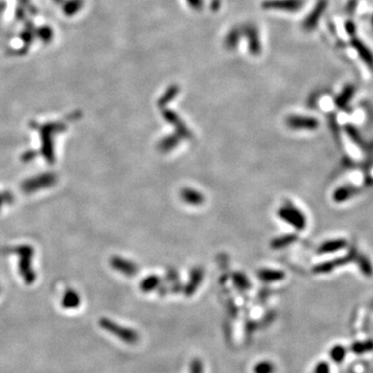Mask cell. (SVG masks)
<instances>
[{
	"instance_id": "6da1fadb",
	"label": "cell",
	"mask_w": 373,
	"mask_h": 373,
	"mask_svg": "<svg viewBox=\"0 0 373 373\" xmlns=\"http://www.w3.org/2000/svg\"><path fill=\"white\" fill-rule=\"evenodd\" d=\"M278 216L296 230H303L306 227L307 220L305 215L301 209H298L290 202H287L279 209Z\"/></svg>"
},
{
	"instance_id": "7a4b0ae2",
	"label": "cell",
	"mask_w": 373,
	"mask_h": 373,
	"mask_svg": "<svg viewBox=\"0 0 373 373\" xmlns=\"http://www.w3.org/2000/svg\"><path fill=\"white\" fill-rule=\"evenodd\" d=\"M101 326L103 329L107 330L109 333L113 334L116 337L121 339L123 342L129 343V344H135L138 342L139 336L135 331L124 328L121 326H118L117 323L111 321L109 319H103L101 321Z\"/></svg>"
},
{
	"instance_id": "3957f363",
	"label": "cell",
	"mask_w": 373,
	"mask_h": 373,
	"mask_svg": "<svg viewBox=\"0 0 373 373\" xmlns=\"http://www.w3.org/2000/svg\"><path fill=\"white\" fill-rule=\"evenodd\" d=\"M357 254L355 251H351L348 254L342 256V257H339V258H335V259H332V260H329V261H326V263H322V264H319L318 266H316L314 268V272L316 273H329L333 270H335L336 268L338 267H342L348 263H352V261H355L356 257H357Z\"/></svg>"
},
{
	"instance_id": "277c9868",
	"label": "cell",
	"mask_w": 373,
	"mask_h": 373,
	"mask_svg": "<svg viewBox=\"0 0 373 373\" xmlns=\"http://www.w3.org/2000/svg\"><path fill=\"white\" fill-rule=\"evenodd\" d=\"M287 126L293 130H308L313 131L319 127V122L314 117H305V116H290L286 120Z\"/></svg>"
},
{
	"instance_id": "5b68a950",
	"label": "cell",
	"mask_w": 373,
	"mask_h": 373,
	"mask_svg": "<svg viewBox=\"0 0 373 373\" xmlns=\"http://www.w3.org/2000/svg\"><path fill=\"white\" fill-rule=\"evenodd\" d=\"M351 37H352V42H351L352 46L355 48V50L357 51V53L359 54L360 58L363 60L364 64H366V66L371 71H373V53L370 51V49L360 39L356 37L355 35H353Z\"/></svg>"
},
{
	"instance_id": "8992f818",
	"label": "cell",
	"mask_w": 373,
	"mask_h": 373,
	"mask_svg": "<svg viewBox=\"0 0 373 373\" xmlns=\"http://www.w3.org/2000/svg\"><path fill=\"white\" fill-rule=\"evenodd\" d=\"M359 193V188L353 186V185H346L342 186L340 188L336 189V191L333 194V199L335 202L342 203L344 201L350 200L352 197L357 195Z\"/></svg>"
},
{
	"instance_id": "52a82bcc",
	"label": "cell",
	"mask_w": 373,
	"mask_h": 373,
	"mask_svg": "<svg viewBox=\"0 0 373 373\" xmlns=\"http://www.w3.org/2000/svg\"><path fill=\"white\" fill-rule=\"evenodd\" d=\"M355 92L356 87L353 84L345 85L343 87V90L340 92V93L337 95V97L335 98V105L339 109H345L352 101Z\"/></svg>"
},
{
	"instance_id": "ba28073f",
	"label": "cell",
	"mask_w": 373,
	"mask_h": 373,
	"mask_svg": "<svg viewBox=\"0 0 373 373\" xmlns=\"http://www.w3.org/2000/svg\"><path fill=\"white\" fill-rule=\"evenodd\" d=\"M347 246V242L344 239H336V240H330L327 241L323 244L320 245L318 248L317 252L320 254H326V253H334L337 252L341 249L345 248Z\"/></svg>"
},
{
	"instance_id": "9c48e42d",
	"label": "cell",
	"mask_w": 373,
	"mask_h": 373,
	"mask_svg": "<svg viewBox=\"0 0 373 373\" xmlns=\"http://www.w3.org/2000/svg\"><path fill=\"white\" fill-rule=\"evenodd\" d=\"M181 197L183 200L186 203L192 204V205H200L204 202V197L203 195L194 189H184L182 190Z\"/></svg>"
},
{
	"instance_id": "30bf717a",
	"label": "cell",
	"mask_w": 373,
	"mask_h": 373,
	"mask_svg": "<svg viewBox=\"0 0 373 373\" xmlns=\"http://www.w3.org/2000/svg\"><path fill=\"white\" fill-rule=\"evenodd\" d=\"M112 265H113V267L116 270L123 273L124 275H127V276L136 275V272H137V270H138V268H137V266L135 264L131 263V261L118 258V257L112 260Z\"/></svg>"
},
{
	"instance_id": "8fae6325",
	"label": "cell",
	"mask_w": 373,
	"mask_h": 373,
	"mask_svg": "<svg viewBox=\"0 0 373 373\" xmlns=\"http://www.w3.org/2000/svg\"><path fill=\"white\" fill-rule=\"evenodd\" d=\"M259 277L264 281H278L284 278V273L274 270H263L259 272Z\"/></svg>"
},
{
	"instance_id": "7c38bea8",
	"label": "cell",
	"mask_w": 373,
	"mask_h": 373,
	"mask_svg": "<svg viewBox=\"0 0 373 373\" xmlns=\"http://www.w3.org/2000/svg\"><path fill=\"white\" fill-rule=\"evenodd\" d=\"M355 261H357L360 270L362 271L364 275H366V276L372 275V272H373L372 266H371V263L369 261V259L366 256L361 255V254H357V257H356Z\"/></svg>"
},
{
	"instance_id": "4fadbf2b",
	"label": "cell",
	"mask_w": 373,
	"mask_h": 373,
	"mask_svg": "<svg viewBox=\"0 0 373 373\" xmlns=\"http://www.w3.org/2000/svg\"><path fill=\"white\" fill-rule=\"evenodd\" d=\"M202 276H203V273L201 270H195L193 273H192V282L190 283V285L186 287V292H188V294H192L195 289L198 287V285L200 284L201 282V279H202Z\"/></svg>"
},
{
	"instance_id": "5bb4252c",
	"label": "cell",
	"mask_w": 373,
	"mask_h": 373,
	"mask_svg": "<svg viewBox=\"0 0 373 373\" xmlns=\"http://www.w3.org/2000/svg\"><path fill=\"white\" fill-rule=\"evenodd\" d=\"M328 6V1L327 0H320V1L318 2L316 8H315V11L312 14V18H311V21H310V26H314V24H316V22L319 20V16L322 14V12H325L326 8Z\"/></svg>"
},
{
	"instance_id": "9a60e30c",
	"label": "cell",
	"mask_w": 373,
	"mask_h": 373,
	"mask_svg": "<svg viewBox=\"0 0 373 373\" xmlns=\"http://www.w3.org/2000/svg\"><path fill=\"white\" fill-rule=\"evenodd\" d=\"M295 235H285V236H281V238L277 239L273 242V247L275 248H283V247H286L288 246L290 244H292L294 241H295Z\"/></svg>"
},
{
	"instance_id": "2e32d148",
	"label": "cell",
	"mask_w": 373,
	"mask_h": 373,
	"mask_svg": "<svg viewBox=\"0 0 373 373\" xmlns=\"http://www.w3.org/2000/svg\"><path fill=\"white\" fill-rule=\"evenodd\" d=\"M159 283V278L156 276H149L141 284V289L143 291H152Z\"/></svg>"
},
{
	"instance_id": "e0dca14e",
	"label": "cell",
	"mask_w": 373,
	"mask_h": 373,
	"mask_svg": "<svg viewBox=\"0 0 373 373\" xmlns=\"http://www.w3.org/2000/svg\"><path fill=\"white\" fill-rule=\"evenodd\" d=\"M79 304V297L76 293L69 292L64 298L65 308H76Z\"/></svg>"
},
{
	"instance_id": "ac0fdd59",
	"label": "cell",
	"mask_w": 373,
	"mask_h": 373,
	"mask_svg": "<svg viewBox=\"0 0 373 373\" xmlns=\"http://www.w3.org/2000/svg\"><path fill=\"white\" fill-rule=\"evenodd\" d=\"M345 131H346L347 135L351 137L355 143H357L359 146H363V140H362V138H361V136L359 135L356 128L351 126V124H348V126L345 127Z\"/></svg>"
},
{
	"instance_id": "d6986e66",
	"label": "cell",
	"mask_w": 373,
	"mask_h": 373,
	"mask_svg": "<svg viewBox=\"0 0 373 373\" xmlns=\"http://www.w3.org/2000/svg\"><path fill=\"white\" fill-rule=\"evenodd\" d=\"M178 143H179V141H178L176 137H167V138H165L163 141H161L160 148L162 149V151L168 152V151H170L172 147L177 146Z\"/></svg>"
},
{
	"instance_id": "ffe728a7",
	"label": "cell",
	"mask_w": 373,
	"mask_h": 373,
	"mask_svg": "<svg viewBox=\"0 0 373 373\" xmlns=\"http://www.w3.org/2000/svg\"><path fill=\"white\" fill-rule=\"evenodd\" d=\"M273 370H274L273 364H271L270 362H266V361L259 362L254 367V373H272Z\"/></svg>"
},
{
	"instance_id": "44dd1931",
	"label": "cell",
	"mask_w": 373,
	"mask_h": 373,
	"mask_svg": "<svg viewBox=\"0 0 373 373\" xmlns=\"http://www.w3.org/2000/svg\"><path fill=\"white\" fill-rule=\"evenodd\" d=\"M191 373H203V367L200 360H195L191 365Z\"/></svg>"
},
{
	"instance_id": "7402d4cb",
	"label": "cell",
	"mask_w": 373,
	"mask_h": 373,
	"mask_svg": "<svg viewBox=\"0 0 373 373\" xmlns=\"http://www.w3.org/2000/svg\"><path fill=\"white\" fill-rule=\"evenodd\" d=\"M345 29H346L347 34L350 35V36L355 35V33H356V27H355V25H354V23L352 21H347L345 23Z\"/></svg>"
},
{
	"instance_id": "603a6c76",
	"label": "cell",
	"mask_w": 373,
	"mask_h": 373,
	"mask_svg": "<svg viewBox=\"0 0 373 373\" xmlns=\"http://www.w3.org/2000/svg\"><path fill=\"white\" fill-rule=\"evenodd\" d=\"M235 283L241 285V287H245V286H248V283H247V279L245 276L243 275H239L235 277Z\"/></svg>"
},
{
	"instance_id": "cb8c5ba5",
	"label": "cell",
	"mask_w": 373,
	"mask_h": 373,
	"mask_svg": "<svg viewBox=\"0 0 373 373\" xmlns=\"http://www.w3.org/2000/svg\"><path fill=\"white\" fill-rule=\"evenodd\" d=\"M371 26H372V28H373V16H372V18H371Z\"/></svg>"
}]
</instances>
